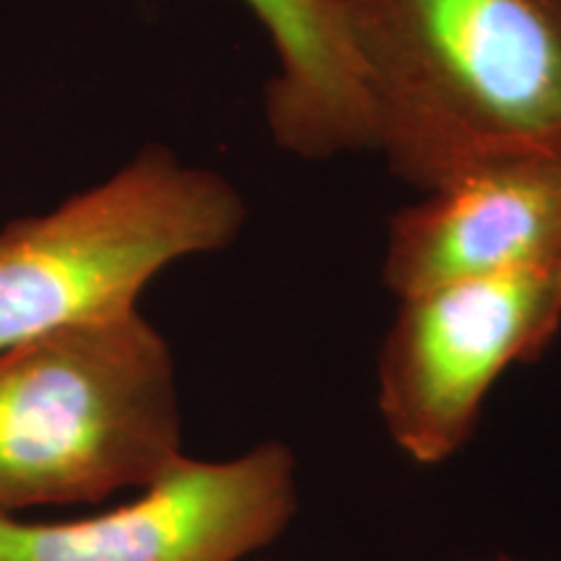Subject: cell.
<instances>
[{"instance_id":"1","label":"cell","mask_w":561,"mask_h":561,"mask_svg":"<svg viewBox=\"0 0 561 561\" xmlns=\"http://www.w3.org/2000/svg\"><path fill=\"white\" fill-rule=\"evenodd\" d=\"M369 151L430 193L483 159L561 153V0H341Z\"/></svg>"},{"instance_id":"2","label":"cell","mask_w":561,"mask_h":561,"mask_svg":"<svg viewBox=\"0 0 561 561\" xmlns=\"http://www.w3.org/2000/svg\"><path fill=\"white\" fill-rule=\"evenodd\" d=\"M182 458L178 364L138 307L0 348V515L100 504Z\"/></svg>"},{"instance_id":"3","label":"cell","mask_w":561,"mask_h":561,"mask_svg":"<svg viewBox=\"0 0 561 561\" xmlns=\"http://www.w3.org/2000/svg\"><path fill=\"white\" fill-rule=\"evenodd\" d=\"M244 221L234 182L146 146L112 178L0 229V348L136 310L161 271L227 250Z\"/></svg>"},{"instance_id":"4","label":"cell","mask_w":561,"mask_h":561,"mask_svg":"<svg viewBox=\"0 0 561 561\" xmlns=\"http://www.w3.org/2000/svg\"><path fill=\"white\" fill-rule=\"evenodd\" d=\"M561 331V265L462 278L398 299L377 354L385 430L419 466L460 453L496 380Z\"/></svg>"},{"instance_id":"5","label":"cell","mask_w":561,"mask_h":561,"mask_svg":"<svg viewBox=\"0 0 561 561\" xmlns=\"http://www.w3.org/2000/svg\"><path fill=\"white\" fill-rule=\"evenodd\" d=\"M297 507V455L268 439L227 460L185 455L102 515H0V561H250L289 528Z\"/></svg>"},{"instance_id":"6","label":"cell","mask_w":561,"mask_h":561,"mask_svg":"<svg viewBox=\"0 0 561 561\" xmlns=\"http://www.w3.org/2000/svg\"><path fill=\"white\" fill-rule=\"evenodd\" d=\"M551 265H561V153H502L392 216L382 284L401 299L450 280Z\"/></svg>"},{"instance_id":"7","label":"cell","mask_w":561,"mask_h":561,"mask_svg":"<svg viewBox=\"0 0 561 561\" xmlns=\"http://www.w3.org/2000/svg\"><path fill=\"white\" fill-rule=\"evenodd\" d=\"M268 37L265 123L278 149L305 161L369 151L359 70L341 0H242Z\"/></svg>"},{"instance_id":"8","label":"cell","mask_w":561,"mask_h":561,"mask_svg":"<svg viewBox=\"0 0 561 561\" xmlns=\"http://www.w3.org/2000/svg\"><path fill=\"white\" fill-rule=\"evenodd\" d=\"M479 561H523V559H512V557H494V559H479Z\"/></svg>"},{"instance_id":"9","label":"cell","mask_w":561,"mask_h":561,"mask_svg":"<svg viewBox=\"0 0 561 561\" xmlns=\"http://www.w3.org/2000/svg\"><path fill=\"white\" fill-rule=\"evenodd\" d=\"M250 561H276V559H257V557H255V559H250Z\"/></svg>"}]
</instances>
